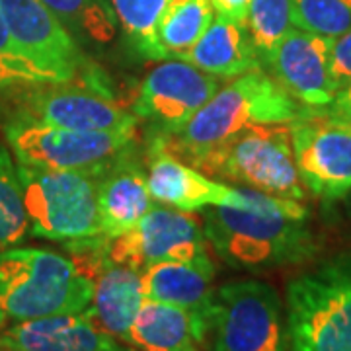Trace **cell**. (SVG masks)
I'll return each instance as SVG.
<instances>
[{
	"mask_svg": "<svg viewBox=\"0 0 351 351\" xmlns=\"http://www.w3.org/2000/svg\"><path fill=\"white\" fill-rule=\"evenodd\" d=\"M51 84L49 78L39 71L14 41L4 16L0 12V88L41 86Z\"/></svg>",
	"mask_w": 351,
	"mask_h": 351,
	"instance_id": "obj_28",
	"label": "cell"
},
{
	"mask_svg": "<svg viewBox=\"0 0 351 351\" xmlns=\"http://www.w3.org/2000/svg\"><path fill=\"white\" fill-rule=\"evenodd\" d=\"M90 277L94 297L88 311L104 332L127 343L129 330L145 302L143 277L131 267L110 262L108 256L92 267Z\"/></svg>",
	"mask_w": 351,
	"mask_h": 351,
	"instance_id": "obj_19",
	"label": "cell"
},
{
	"mask_svg": "<svg viewBox=\"0 0 351 351\" xmlns=\"http://www.w3.org/2000/svg\"><path fill=\"white\" fill-rule=\"evenodd\" d=\"M209 256V240L195 215L166 205H152L137 225L108 239L110 262L143 274L162 262H191Z\"/></svg>",
	"mask_w": 351,
	"mask_h": 351,
	"instance_id": "obj_10",
	"label": "cell"
},
{
	"mask_svg": "<svg viewBox=\"0 0 351 351\" xmlns=\"http://www.w3.org/2000/svg\"><path fill=\"white\" fill-rule=\"evenodd\" d=\"M18 164L100 176L135 149V131L92 133L47 125L24 113L6 127Z\"/></svg>",
	"mask_w": 351,
	"mask_h": 351,
	"instance_id": "obj_7",
	"label": "cell"
},
{
	"mask_svg": "<svg viewBox=\"0 0 351 351\" xmlns=\"http://www.w3.org/2000/svg\"><path fill=\"white\" fill-rule=\"evenodd\" d=\"M117 22L137 53L156 59V27L172 0H110Z\"/></svg>",
	"mask_w": 351,
	"mask_h": 351,
	"instance_id": "obj_25",
	"label": "cell"
},
{
	"mask_svg": "<svg viewBox=\"0 0 351 351\" xmlns=\"http://www.w3.org/2000/svg\"><path fill=\"white\" fill-rule=\"evenodd\" d=\"M219 78H237L262 69V59L252 43L246 25L215 14L207 32L180 59Z\"/></svg>",
	"mask_w": 351,
	"mask_h": 351,
	"instance_id": "obj_20",
	"label": "cell"
},
{
	"mask_svg": "<svg viewBox=\"0 0 351 351\" xmlns=\"http://www.w3.org/2000/svg\"><path fill=\"white\" fill-rule=\"evenodd\" d=\"M330 73L338 92L351 84V29L332 41Z\"/></svg>",
	"mask_w": 351,
	"mask_h": 351,
	"instance_id": "obj_29",
	"label": "cell"
},
{
	"mask_svg": "<svg viewBox=\"0 0 351 351\" xmlns=\"http://www.w3.org/2000/svg\"><path fill=\"white\" fill-rule=\"evenodd\" d=\"M285 318L291 351H351V252L289 281Z\"/></svg>",
	"mask_w": 351,
	"mask_h": 351,
	"instance_id": "obj_4",
	"label": "cell"
},
{
	"mask_svg": "<svg viewBox=\"0 0 351 351\" xmlns=\"http://www.w3.org/2000/svg\"><path fill=\"white\" fill-rule=\"evenodd\" d=\"M27 113L47 125L92 131V133H129L137 131L135 113L113 101L100 86H71V82L39 90L27 101Z\"/></svg>",
	"mask_w": 351,
	"mask_h": 351,
	"instance_id": "obj_14",
	"label": "cell"
},
{
	"mask_svg": "<svg viewBox=\"0 0 351 351\" xmlns=\"http://www.w3.org/2000/svg\"><path fill=\"white\" fill-rule=\"evenodd\" d=\"M326 112L332 117H336L339 121L351 125V84L339 90L338 94H336V98L332 100V104L326 106Z\"/></svg>",
	"mask_w": 351,
	"mask_h": 351,
	"instance_id": "obj_31",
	"label": "cell"
},
{
	"mask_svg": "<svg viewBox=\"0 0 351 351\" xmlns=\"http://www.w3.org/2000/svg\"><path fill=\"white\" fill-rule=\"evenodd\" d=\"M127 346L137 351H207L188 314L152 301L143 302L129 330Z\"/></svg>",
	"mask_w": 351,
	"mask_h": 351,
	"instance_id": "obj_21",
	"label": "cell"
},
{
	"mask_svg": "<svg viewBox=\"0 0 351 351\" xmlns=\"http://www.w3.org/2000/svg\"><path fill=\"white\" fill-rule=\"evenodd\" d=\"M147 184L152 199L180 211H203L207 207L240 205V188L219 184L201 170L182 162L166 147L162 135H152L149 143V170Z\"/></svg>",
	"mask_w": 351,
	"mask_h": 351,
	"instance_id": "obj_16",
	"label": "cell"
},
{
	"mask_svg": "<svg viewBox=\"0 0 351 351\" xmlns=\"http://www.w3.org/2000/svg\"><path fill=\"white\" fill-rule=\"evenodd\" d=\"M189 162L203 174L232 180L267 195L302 201L306 193L295 166L289 123L254 127Z\"/></svg>",
	"mask_w": 351,
	"mask_h": 351,
	"instance_id": "obj_6",
	"label": "cell"
},
{
	"mask_svg": "<svg viewBox=\"0 0 351 351\" xmlns=\"http://www.w3.org/2000/svg\"><path fill=\"white\" fill-rule=\"evenodd\" d=\"M78 41L96 45L112 43L117 34V16L110 0H41Z\"/></svg>",
	"mask_w": 351,
	"mask_h": 351,
	"instance_id": "obj_23",
	"label": "cell"
},
{
	"mask_svg": "<svg viewBox=\"0 0 351 351\" xmlns=\"http://www.w3.org/2000/svg\"><path fill=\"white\" fill-rule=\"evenodd\" d=\"M221 86L219 76L180 59H166L143 78L133 113L154 135L176 137Z\"/></svg>",
	"mask_w": 351,
	"mask_h": 351,
	"instance_id": "obj_11",
	"label": "cell"
},
{
	"mask_svg": "<svg viewBox=\"0 0 351 351\" xmlns=\"http://www.w3.org/2000/svg\"><path fill=\"white\" fill-rule=\"evenodd\" d=\"M304 112L285 88L263 69L237 76L219 88L211 100L195 113L176 137H164L172 152L186 154L189 160L254 127L291 123Z\"/></svg>",
	"mask_w": 351,
	"mask_h": 351,
	"instance_id": "obj_2",
	"label": "cell"
},
{
	"mask_svg": "<svg viewBox=\"0 0 351 351\" xmlns=\"http://www.w3.org/2000/svg\"><path fill=\"white\" fill-rule=\"evenodd\" d=\"M29 234L73 244L100 237L98 176L18 164Z\"/></svg>",
	"mask_w": 351,
	"mask_h": 351,
	"instance_id": "obj_5",
	"label": "cell"
},
{
	"mask_svg": "<svg viewBox=\"0 0 351 351\" xmlns=\"http://www.w3.org/2000/svg\"><path fill=\"white\" fill-rule=\"evenodd\" d=\"M94 281L73 258L41 248L0 250V311L16 322L84 313Z\"/></svg>",
	"mask_w": 351,
	"mask_h": 351,
	"instance_id": "obj_3",
	"label": "cell"
},
{
	"mask_svg": "<svg viewBox=\"0 0 351 351\" xmlns=\"http://www.w3.org/2000/svg\"><path fill=\"white\" fill-rule=\"evenodd\" d=\"M293 25L336 39L351 29V0H291Z\"/></svg>",
	"mask_w": 351,
	"mask_h": 351,
	"instance_id": "obj_27",
	"label": "cell"
},
{
	"mask_svg": "<svg viewBox=\"0 0 351 351\" xmlns=\"http://www.w3.org/2000/svg\"><path fill=\"white\" fill-rule=\"evenodd\" d=\"M29 234L18 164L0 147V250L20 244Z\"/></svg>",
	"mask_w": 351,
	"mask_h": 351,
	"instance_id": "obj_24",
	"label": "cell"
},
{
	"mask_svg": "<svg viewBox=\"0 0 351 351\" xmlns=\"http://www.w3.org/2000/svg\"><path fill=\"white\" fill-rule=\"evenodd\" d=\"M215 271L213 260L207 256L191 262L154 263L141 274L145 301L184 311L207 351L215 313Z\"/></svg>",
	"mask_w": 351,
	"mask_h": 351,
	"instance_id": "obj_15",
	"label": "cell"
},
{
	"mask_svg": "<svg viewBox=\"0 0 351 351\" xmlns=\"http://www.w3.org/2000/svg\"><path fill=\"white\" fill-rule=\"evenodd\" d=\"M332 41L293 25L263 64L301 106L326 108L338 94L330 73Z\"/></svg>",
	"mask_w": 351,
	"mask_h": 351,
	"instance_id": "obj_13",
	"label": "cell"
},
{
	"mask_svg": "<svg viewBox=\"0 0 351 351\" xmlns=\"http://www.w3.org/2000/svg\"><path fill=\"white\" fill-rule=\"evenodd\" d=\"M8 351H121L90 311L22 320L0 336Z\"/></svg>",
	"mask_w": 351,
	"mask_h": 351,
	"instance_id": "obj_17",
	"label": "cell"
},
{
	"mask_svg": "<svg viewBox=\"0 0 351 351\" xmlns=\"http://www.w3.org/2000/svg\"><path fill=\"white\" fill-rule=\"evenodd\" d=\"M248 4H250V0H213L215 14H221V16L244 25H246Z\"/></svg>",
	"mask_w": 351,
	"mask_h": 351,
	"instance_id": "obj_30",
	"label": "cell"
},
{
	"mask_svg": "<svg viewBox=\"0 0 351 351\" xmlns=\"http://www.w3.org/2000/svg\"><path fill=\"white\" fill-rule=\"evenodd\" d=\"M242 203L201 211L205 237L230 267L262 271L311 260L316 240L299 199L240 188Z\"/></svg>",
	"mask_w": 351,
	"mask_h": 351,
	"instance_id": "obj_1",
	"label": "cell"
},
{
	"mask_svg": "<svg viewBox=\"0 0 351 351\" xmlns=\"http://www.w3.org/2000/svg\"><path fill=\"white\" fill-rule=\"evenodd\" d=\"M0 12L18 47L51 84L71 82L86 71L78 41L41 0H0Z\"/></svg>",
	"mask_w": 351,
	"mask_h": 351,
	"instance_id": "obj_12",
	"label": "cell"
},
{
	"mask_svg": "<svg viewBox=\"0 0 351 351\" xmlns=\"http://www.w3.org/2000/svg\"><path fill=\"white\" fill-rule=\"evenodd\" d=\"M209 351H291L285 304L276 289L258 279L217 289Z\"/></svg>",
	"mask_w": 351,
	"mask_h": 351,
	"instance_id": "obj_8",
	"label": "cell"
},
{
	"mask_svg": "<svg viewBox=\"0 0 351 351\" xmlns=\"http://www.w3.org/2000/svg\"><path fill=\"white\" fill-rule=\"evenodd\" d=\"M121 351H137V350H133V348H121Z\"/></svg>",
	"mask_w": 351,
	"mask_h": 351,
	"instance_id": "obj_33",
	"label": "cell"
},
{
	"mask_svg": "<svg viewBox=\"0 0 351 351\" xmlns=\"http://www.w3.org/2000/svg\"><path fill=\"white\" fill-rule=\"evenodd\" d=\"M213 18V0H172L156 27V59H182Z\"/></svg>",
	"mask_w": 351,
	"mask_h": 351,
	"instance_id": "obj_22",
	"label": "cell"
},
{
	"mask_svg": "<svg viewBox=\"0 0 351 351\" xmlns=\"http://www.w3.org/2000/svg\"><path fill=\"white\" fill-rule=\"evenodd\" d=\"M152 201L147 172L129 152L98 176L101 234L113 239L133 228L154 205Z\"/></svg>",
	"mask_w": 351,
	"mask_h": 351,
	"instance_id": "obj_18",
	"label": "cell"
},
{
	"mask_svg": "<svg viewBox=\"0 0 351 351\" xmlns=\"http://www.w3.org/2000/svg\"><path fill=\"white\" fill-rule=\"evenodd\" d=\"M4 322H6V316H4V313L0 311V328L4 326Z\"/></svg>",
	"mask_w": 351,
	"mask_h": 351,
	"instance_id": "obj_32",
	"label": "cell"
},
{
	"mask_svg": "<svg viewBox=\"0 0 351 351\" xmlns=\"http://www.w3.org/2000/svg\"><path fill=\"white\" fill-rule=\"evenodd\" d=\"M293 27L291 0H250L246 29L254 47L263 61Z\"/></svg>",
	"mask_w": 351,
	"mask_h": 351,
	"instance_id": "obj_26",
	"label": "cell"
},
{
	"mask_svg": "<svg viewBox=\"0 0 351 351\" xmlns=\"http://www.w3.org/2000/svg\"><path fill=\"white\" fill-rule=\"evenodd\" d=\"M289 129L302 186L318 199L346 197L351 191V125L324 108H304Z\"/></svg>",
	"mask_w": 351,
	"mask_h": 351,
	"instance_id": "obj_9",
	"label": "cell"
}]
</instances>
